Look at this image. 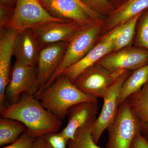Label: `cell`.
Listing matches in <instances>:
<instances>
[{
	"label": "cell",
	"mask_w": 148,
	"mask_h": 148,
	"mask_svg": "<svg viewBox=\"0 0 148 148\" xmlns=\"http://www.w3.org/2000/svg\"><path fill=\"white\" fill-rule=\"evenodd\" d=\"M1 115L21 122L27 127L28 135L34 138L58 132L62 124L61 120L45 108L34 96L26 93L18 102L8 106Z\"/></svg>",
	"instance_id": "1"
},
{
	"label": "cell",
	"mask_w": 148,
	"mask_h": 148,
	"mask_svg": "<svg viewBox=\"0 0 148 148\" xmlns=\"http://www.w3.org/2000/svg\"><path fill=\"white\" fill-rule=\"evenodd\" d=\"M43 107L59 119L67 116L71 106L83 102H98V98L82 92L69 77L62 75L35 96Z\"/></svg>",
	"instance_id": "2"
},
{
	"label": "cell",
	"mask_w": 148,
	"mask_h": 148,
	"mask_svg": "<svg viewBox=\"0 0 148 148\" xmlns=\"http://www.w3.org/2000/svg\"><path fill=\"white\" fill-rule=\"evenodd\" d=\"M101 20L85 25L69 42L68 47L61 64L49 80L39 92L49 86L62 75L64 71L80 61L93 47L102 26Z\"/></svg>",
	"instance_id": "3"
},
{
	"label": "cell",
	"mask_w": 148,
	"mask_h": 148,
	"mask_svg": "<svg viewBox=\"0 0 148 148\" xmlns=\"http://www.w3.org/2000/svg\"><path fill=\"white\" fill-rule=\"evenodd\" d=\"M52 22L69 21L67 19L52 16L38 0H17L13 15L4 28L20 32L27 29H35Z\"/></svg>",
	"instance_id": "4"
},
{
	"label": "cell",
	"mask_w": 148,
	"mask_h": 148,
	"mask_svg": "<svg viewBox=\"0 0 148 148\" xmlns=\"http://www.w3.org/2000/svg\"><path fill=\"white\" fill-rule=\"evenodd\" d=\"M107 130L106 148H130L135 137L142 134L139 120L126 101L120 105L116 117Z\"/></svg>",
	"instance_id": "5"
},
{
	"label": "cell",
	"mask_w": 148,
	"mask_h": 148,
	"mask_svg": "<svg viewBox=\"0 0 148 148\" xmlns=\"http://www.w3.org/2000/svg\"><path fill=\"white\" fill-rule=\"evenodd\" d=\"M130 74L129 71H125L118 75L103 98L102 110L91 127V135L96 144L116 116L119 107L120 92L123 84Z\"/></svg>",
	"instance_id": "6"
},
{
	"label": "cell",
	"mask_w": 148,
	"mask_h": 148,
	"mask_svg": "<svg viewBox=\"0 0 148 148\" xmlns=\"http://www.w3.org/2000/svg\"><path fill=\"white\" fill-rule=\"evenodd\" d=\"M38 90L36 66L25 65L16 60L13 65L11 79L6 88L8 106L18 102L24 93L35 97Z\"/></svg>",
	"instance_id": "7"
},
{
	"label": "cell",
	"mask_w": 148,
	"mask_h": 148,
	"mask_svg": "<svg viewBox=\"0 0 148 148\" xmlns=\"http://www.w3.org/2000/svg\"><path fill=\"white\" fill-rule=\"evenodd\" d=\"M97 64L114 75L124 71H135L148 64V50L136 48L123 49L106 56Z\"/></svg>",
	"instance_id": "8"
},
{
	"label": "cell",
	"mask_w": 148,
	"mask_h": 148,
	"mask_svg": "<svg viewBox=\"0 0 148 148\" xmlns=\"http://www.w3.org/2000/svg\"><path fill=\"white\" fill-rule=\"evenodd\" d=\"M118 75L110 73L96 63L79 75L73 83L85 94L103 99Z\"/></svg>",
	"instance_id": "9"
},
{
	"label": "cell",
	"mask_w": 148,
	"mask_h": 148,
	"mask_svg": "<svg viewBox=\"0 0 148 148\" xmlns=\"http://www.w3.org/2000/svg\"><path fill=\"white\" fill-rule=\"evenodd\" d=\"M120 29V26L114 28L110 34L104 37L97 45L93 47L80 61L67 68L62 75L69 77L72 82H73L79 75L114 51V42Z\"/></svg>",
	"instance_id": "10"
},
{
	"label": "cell",
	"mask_w": 148,
	"mask_h": 148,
	"mask_svg": "<svg viewBox=\"0 0 148 148\" xmlns=\"http://www.w3.org/2000/svg\"><path fill=\"white\" fill-rule=\"evenodd\" d=\"M68 44L67 42L55 43L40 49L37 68L38 92L47 83L60 65Z\"/></svg>",
	"instance_id": "11"
},
{
	"label": "cell",
	"mask_w": 148,
	"mask_h": 148,
	"mask_svg": "<svg viewBox=\"0 0 148 148\" xmlns=\"http://www.w3.org/2000/svg\"><path fill=\"white\" fill-rule=\"evenodd\" d=\"M17 32L7 28L1 30L0 35V112L8 106L5 90L9 83L11 61L13 45Z\"/></svg>",
	"instance_id": "12"
},
{
	"label": "cell",
	"mask_w": 148,
	"mask_h": 148,
	"mask_svg": "<svg viewBox=\"0 0 148 148\" xmlns=\"http://www.w3.org/2000/svg\"><path fill=\"white\" fill-rule=\"evenodd\" d=\"M85 25L72 21L52 22L34 29L40 49L55 43L67 42Z\"/></svg>",
	"instance_id": "13"
},
{
	"label": "cell",
	"mask_w": 148,
	"mask_h": 148,
	"mask_svg": "<svg viewBox=\"0 0 148 148\" xmlns=\"http://www.w3.org/2000/svg\"><path fill=\"white\" fill-rule=\"evenodd\" d=\"M98 111V102L86 101L75 104L69 109L68 123L61 132L68 141L73 139L78 128L95 121Z\"/></svg>",
	"instance_id": "14"
},
{
	"label": "cell",
	"mask_w": 148,
	"mask_h": 148,
	"mask_svg": "<svg viewBox=\"0 0 148 148\" xmlns=\"http://www.w3.org/2000/svg\"><path fill=\"white\" fill-rule=\"evenodd\" d=\"M44 8L52 16L69 19L82 25L93 21L87 12L73 0H38Z\"/></svg>",
	"instance_id": "15"
},
{
	"label": "cell",
	"mask_w": 148,
	"mask_h": 148,
	"mask_svg": "<svg viewBox=\"0 0 148 148\" xmlns=\"http://www.w3.org/2000/svg\"><path fill=\"white\" fill-rule=\"evenodd\" d=\"M40 51L34 29H27L16 34L13 45L16 60L25 65L36 66Z\"/></svg>",
	"instance_id": "16"
},
{
	"label": "cell",
	"mask_w": 148,
	"mask_h": 148,
	"mask_svg": "<svg viewBox=\"0 0 148 148\" xmlns=\"http://www.w3.org/2000/svg\"><path fill=\"white\" fill-rule=\"evenodd\" d=\"M147 8L148 0H127L111 13L107 21V29H114L139 14L143 13V11Z\"/></svg>",
	"instance_id": "17"
},
{
	"label": "cell",
	"mask_w": 148,
	"mask_h": 148,
	"mask_svg": "<svg viewBox=\"0 0 148 148\" xmlns=\"http://www.w3.org/2000/svg\"><path fill=\"white\" fill-rule=\"evenodd\" d=\"M141 126L142 134H148V83L141 90L132 94L125 100Z\"/></svg>",
	"instance_id": "18"
},
{
	"label": "cell",
	"mask_w": 148,
	"mask_h": 148,
	"mask_svg": "<svg viewBox=\"0 0 148 148\" xmlns=\"http://www.w3.org/2000/svg\"><path fill=\"white\" fill-rule=\"evenodd\" d=\"M148 83V64L134 71L125 81L120 92L119 106L130 95L138 92Z\"/></svg>",
	"instance_id": "19"
},
{
	"label": "cell",
	"mask_w": 148,
	"mask_h": 148,
	"mask_svg": "<svg viewBox=\"0 0 148 148\" xmlns=\"http://www.w3.org/2000/svg\"><path fill=\"white\" fill-rule=\"evenodd\" d=\"M27 130V127L21 122L11 119L0 118V146L14 143Z\"/></svg>",
	"instance_id": "20"
},
{
	"label": "cell",
	"mask_w": 148,
	"mask_h": 148,
	"mask_svg": "<svg viewBox=\"0 0 148 148\" xmlns=\"http://www.w3.org/2000/svg\"><path fill=\"white\" fill-rule=\"evenodd\" d=\"M142 14H139L120 25L119 32L114 42V51H117L121 50L131 42L135 34L137 21Z\"/></svg>",
	"instance_id": "21"
},
{
	"label": "cell",
	"mask_w": 148,
	"mask_h": 148,
	"mask_svg": "<svg viewBox=\"0 0 148 148\" xmlns=\"http://www.w3.org/2000/svg\"><path fill=\"white\" fill-rule=\"evenodd\" d=\"M94 123L77 130L74 138L68 141L67 148H102L94 142L91 135Z\"/></svg>",
	"instance_id": "22"
},
{
	"label": "cell",
	"mask_w": 148,
	"mask_h": 148,
	"mask_svg": "<svg viewBox=\"0 0 148 148\" xmlns=\"http://www.w3.org/2000/svg\"><path fill=\"white\" fill-rule=\"evenodd\" d=\"M46 148H67L68 140L61 132H50L42 135Z\"/></svg>",
	"instance_id": "23"
},
{
	"label": "cell",
	"mask_w": 148,
	"mask_h": 148,
	"mask_svg": "<svg viewBox=\"0 0 148 148\" xmlns=\"http://www.w3.org/2000/svg\"><path fill=\"white\" fill-rule=\"evenodd\" d=\"M137 42L139 45L148 50V11L145 14L141 21Z\"/></svg>",
	"instance_id": "24"
},
{
	"label": "cell",
	"mask_w": 148,
	"mask_h": 148,
	"mask_svg": "<svg viewBox=\"0 0 148 148\" xmlns=\"http://www.w3.org/2000/svg\"><path fill=\"white\" fill-rule=\"evenodd\" d=\"M35 140L25 131L14 143L1 148H34Z\"/></svg>",
	"instance_id": "25"
},
{
	"label": "cell",
	"mask_w": 148,
	"mask_h": 148,
	"mask_svg": "<svg viewBox=\"0 0 148 148\" xmlns=\"http://www.w3.org/2000/svg\"><path fill=\"white\" fill-rule=\"evenodd\" d=\"M84 4L96 12H108L112 8L108 0H81Z\"/></svg>",
	"instance_id": "26"
},
{
	"label": "cell",
	"mask_w": 148,
	"mask_h": 148,
	"mask_svg": "<svg viewBox=\"0 0 148 148\" xmlns=\"http://www.w3.org/2000/svg\"><path fill=\"white\" fill-rule=\"evenodd\" d=\"M15 8L0 4V29L4 28L6 23L13 15Z\"/></svg>",
	"instance_id": "27"
},
{
	"label": "cell",
	"mask_w": 148,
	"mask_h": 148,
	"mask_svg": "<svg viewBox=\"0 0 148 148\" xmlns=\"http://www.w3.org/2000/svg\"><path fill=\"white\" fill-rule=\"evenodd\" d=\"M130 148H148V143L141 133L135 137Z\"/></svg>",
	"instance_id": "28"
},
{
	"label": "cell",
	"mask_w": 148,
	"mask_h": 148,
	"mask_svg": "<svg viewBox=\"0 0 148 148\" xmlns=\"http://www.w3.org/2000/svg\"><path fill=\"white\" fill-rule=\"evenodd\" d=\"M73 1H75L82 8L84 9V10L87 12L88 15L90 16L92 20L94 21L101 20V14H100V13H98L89 8L88 6L82 2L81 0H73Z\"/></svg>",
	"instance_id": "29"
},
{
	"label": "cell",
	"mask_w": 148,
	"mask_h": 148,
	"mask_svg": "<svg viewBox=\"0 0 148 148\" xmlns=\"http://www.w3.org/2000/svg\"><path fill=\"white\" fill-rule=\"evenodd\" d=\"M34 148H46L45 141L42 136L36 138Z\"/></svg>",
	"instance_id": "30"
},
{
	"label": "cell",
	"mask_w": 148,
	"mask_h": 148,
	"mask_svg": "<svg viewBox=\"0 0 148 148\" xmlns=\"http://www.w3.org/2000/svg\"><path fill=\"white\" fill-rule=\"evenodd\" d=\"M17 0H0V4L15 7Z\"/></svg>",
	"instance_id": "31"
},
{
	"label": "cell",
	"mask_w": 148,
	"mask_h": 148,
	"mask_svg": "<svg viewBox=\"0 0 148 148\" xmlns=\"http://www.w3.org/2000/svg\"><path fill=\"white\" fill-rule=\"evenodd\" d=\"M145 138H146V140H147V141L148 143V134H147V135H145Z\"/></svg>",
	"instance_id": "32"
}]
</instances>
